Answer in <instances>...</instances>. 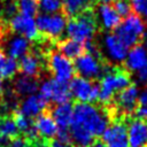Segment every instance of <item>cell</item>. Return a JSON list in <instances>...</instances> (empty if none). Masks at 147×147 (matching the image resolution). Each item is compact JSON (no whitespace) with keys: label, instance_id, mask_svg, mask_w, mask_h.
Returning a JSON list of instances; mask_svg holds the SVG:
<instances>
[{"label":"cell","instance_id":"obj_1","mask_svg":"<svg viewBox=\"0 0 147 147\" xmlns=\"http://www.w3.org/2000/svg\"><path fill=\"white\" fill-rule=\"evenodd\" d=\"M111 118L107 108L94 103L77 102L74 106L69 134L74 147H90L96 137L102 136Z\"/></svg>","mask_w":147,"mask_h":147},{"label":"cell","instance_id":"obj_2","mask_svg":"<svg viewBox=\"0 0 147 147\" xmlns=\"http://www.w3.org/2000/svg\"><path fill=\"white\" fill-rule=\"evenodd\" d=\"M131 84V75L124 68L113 67L107 71L99 82L98 100L103 107H109L115 96Z\"/></svg>","mask_w":147,"mask_h":147},{"label":"cell","instance_id":"obj_3","mask_svg":"<svg viewBox=\"0 0 147 147\" xmlns=\"http://www.w3.org/2000/svg\"><path fill=\"white\" fill-rule=\"evenodd\" d=\"M98 31V21L93 8H90L80 15L70 18L67 22L65 34L69 39L77 40L79 42L92 41Z\"/></svg>","mask_w":147,"mask_h":147},{"label":"cell","instance_id":"obj_4","mask_svg":"<svg viewBox=\"0 0 147 147\" xmlns=\"http://www.w3.org/2000/svg\"><path fill=\"white\" fill-rule=\"evenodd\" d=\"M74 67L75 72H77L78 76L90 80L101 78L107 71L113 68L108 64V62L103 59L102 55L92 54L87 52H85L75 60Z\"/></svg>","mask_w":147,"mask_h":147},{"label":"cell","instance_id":"obj_5","mask_svg":"<svg viewBox=\"0 0 147 147\" xmlns=\"http://www.w3.org/2000/svg\"><path fill=\"white\" fill-rule=\"evenodd\" d=\"M115 34L127 48L133 47L146 37V25L140 16L131 14L115 29Z\"/></svg>","mask_w":147,"mask_h":147},{"label":"cell","instance_id":"obj_6","mask_svg":"<svg viewBox=\"0 0 147 147\" xmlns=\"http://www.w3.org/2000/svg\"><path fill=\"white\" fill-rule=\"evenodd\" d=\"M67 17L62 13L56 14H39L36 18L37 29L44 38L51 40H59L65 32Z\"/></svg>","mask_w":147,"mask_h":147},{"label":"cell","instance_id":"obj_7","mask_svg":"<svg viewBox=\"0 0 147 147\" xmlns=\"http://www.w3.org/2000/svg\"><path fill=\"white\" fill-rule=\"evenodd\" d=\"M46 64L54 79L61 83H69L75 75V67L71 60L57 51H51L46 56Z\"/></svg>","mask_w":147,"mask_h":147},{"label":"cell","instance_id":"obj_8","mask_svg":"<svg viewBox=\"0 0 147 147\" xmlns=\"http://www.w3.org/2000/svg\"><path fill=\"white\" fill-rule=\"evenodd\" d=\"M69 91L72 98L82 103H94L99 95V85L94 80L74 76L68 83Z\"/></svg>","mask_w":147,"mask_h":147},{"label":"cell","instance_id":"obj_9","mask_svg":"<svg viewBox=\"0 0 147 147\" xmlns=\"http://www.w3.org/2000/svg\"><path fill=\"white\" fill-rule=\"evenodd\" d=\"M39 94L48 102L55 105L69 102L71 94L67 83H61L54 78L45 79L39 85Z\"/></svg>","mask_w":147,"mask_h":147},{"label":"cell","instance_id":"obj_10","mask_svg":"<svg viewBox=\"0 0 147 147\" xmlns=\"http://www.w3.org/2000/svg\"><path fill=\"white\" fill-rule=\"evenodd\" d=\"M7 25L9 31L26 38L29 41H39L41 39V34L37 29L36 20L32 16L17 13L7 21Z\"/></svg>","mask_w":147,"mask_h":147},{"label":"cell","instance_id":"obj_11","mask_svg":"<svg viewBox=\"0 0 147 147\" xmlns=\"http://www.w3.org/2000/svg\"><path fill=\"white\" fill-rule=\"evenodd\" d=\"M107 147H129L127 125L125 119H114L102 133L101 139Z\"/></svg>","mask_w":147,"mask_h":147},{"label":"cell","instance_id":"obj_12","mask_svg":"<svg viewBox=\"0 0 147 147\" xmlns=\"http://www.w3.org/2000/svg\"><path fill=\"white\" fill-rule=\"evenodd\" d=\"M10 31L5 36L1 41L0 49L14 60L23 57L25 54L30 52V41L18 34H9Z\"/></svg>","mask_w":147,"mask_h":147},{"label":"cell","instance_id":"obj_13","mask_svg":"<svg viewBox=\"0 0 147 147\" xmlns=\"http://www.w3.org/2000/svg\"><path fill=\"white\" fill-rule=\"evenodd\" d=\"M103 49L109 61L119 64L124 63L127 55V47L117 38L115 33H107L103 37Z\"/></svg>","mask_w":147,"mask_h":147},{"label":"cell","instance_id":"obj_14","mask_svg":"<svg viewBox=\"0 0 147 147\" xmlns=\"http://www.w3.org/2000/svg\"><path fill=\"white\" fill-rule=\"evenodd\" d=\"M49 109V103L40 95V94H32L23 99L17 107V111L23 114L29 118H36L41 113Z\"/></svg>","mask_w":147,"mask_h":147},{"label":"cell","instance_id":"obj_15","mask_svg":"<svg viewBox=\"0 0 147 147\" xmlns=\"http://www.w3.org/2000/svg\"><path fill=\"white\" fill-rule=\"evenodd\" d=\"M18 69L24 76L38 79L44 70L41 55L36 53L34 51H30L28 54H25L23 57L20 59Z\"/></svg>","mask_w":147,"mask_h":147},{"label":"cell","instance_id":"obj_16","mask_svg":"<svg viewBox=\"0 0 147 147\" xmlns=\"http://www.w3.org/2000/svg\"><path fill=\"white\" fill-rule=\"evenodd\" d=\"M127 125V140L130 147L147 146V121L132 118Z\"/></svg>","mask_w":147,"mask_h":147},{"label":"cell","instance_id":"obj_17","mask_svg":"<svg viewBox=\"0 0 147 147\" xmlns=\"http://www.w3.org/2000/svg\"><path fill=\"white\" fill-rule=\"evenodd\" d=\"M95 17L98 21V25L100 24L101 28L107 31L115 30L122 22L121 16L109 3H101L96 9Z\"/></svg>","mask_w":147,"mask_h":147},{"label":"cell","instance_id":"obj_18","mask_svg":"<svg viewBox=\"0 0 147 147\" xmlns=\"http://www.w3.org/2000/svg\"><path fill=\"white\" fill-rule=\"evenodd\" d=\"M33 124H34V127L37 130L38 136L41 139L47 140V141H52L56 137L57 125L54 122V119L51 116L48 110L38 115L36 117V119L33 121Z\"/></svg>","mask_w":147,"mask_h":147},{"label":"cell","instance_id":"obj_19","mask_svg":"<svg viewBox=\"0 0 147 147\" xmlns=\"http://www.w3.org/2000/svg\"><path fill=\"white\" fill-rule=\"evenodd\" d=\"M147 63V49L142 44H138L127 52L124 61V69L130 74L139 71Z\"/></svg>","mask_w":147,"mask_h":147},{"label":"cell","instance_id":"obj_20","mask_svg":"<svg viewBox=\"0 0 147 147\" xmlns=\"http://www.w3.org/2000/svg\"><path fill=\"white\" fill-rule=\"evenodd\" d=\"M48 111L56 123L57 130H69L74 113V105L71 102L55 105L53 108H49Z\"/></svg>","mask_w":147,"mask_h":147},{"label":"cell","instance_id":"obj_21","mask_svg":"<svg viewBox=\"0 0 147 147\" xmlns=\"http://www.w3.org/2000/svg\"><path fill=\"white\" fill-rule=\"evenodd\" d=\"M39 82L37 78H32V77H28V76H18L15 78L14 83H13V88H14V94L17 98L21 96H29L34 94L38 88H39Z\"/></svg>","mask_w":147,"mask_h":147},{"label":"cell","instance_id":"obj_22","mask_svg":"<svg viewBox=\"0 0 147 147\" xmlns=\"http://www.w3.org/2000/svg\"><path fill=\"white\" fill-rule=\"evenodd\" d=\"M57 52H60L69 60H76L77 57H79L82 54L85 53V47L83 42L65 38L57 41Z\"/></svg>","mask_w":147,"mask_h":147},{"label":"cell","instance_id":"obj_23","mask_svg":"<svg viewBox=\"0 0 147 147\" xmlns=\"http://www.w3.org/2000/svg\"><path fill=\"white\" fill-rule=\"evenodd\" d=\"M92 6L93 0H63L62 10L67 18H72L92 8Z\"/></svg>","mask_w":147,"mask_h":147},{"label":"cell","instance_id":"obj_24","mask_svg":"<svg viewBox=\"0 0 147 147\" xmlns=\"http://www.w3.org/2000/svg\"><path fill=\"white\" fill-rule=\"evenodd\" d=\"M18 129L13 115H7L0 119V138L11 140L18 136Z\"/></svg>","mask_w":147,"mask_h":147},{"label":"cell","instance_id":"obj_25","mask_svg":"<svg viewBox=\"0 0 147 147\" xmlns=\"http://www.w3.org/2000/svg\"><path fill=\"white\" fill-rule=\"evenodd\" d=\"M18 62L11 57L5 56V59L0 62V74L3 79H11L18 72Z\"/></svg>","mask_w":147,"mask_h":147},{"label":"cell","instance_id":"obj_26","mask_svg":"<svg viewBox=\"0 0 147 147\" xmlns=\"http://www.w3.org/2000/svg\"><path fill=\"white\" fill-rule=\"evenodd\" d=\"M17 7V11L23 15L28 16H34L38 13L39 9V2L38 0H14Z\"/></svg>","mask_w":147,"mask_h":147},{"label":"cell","instance_id":"obj_27","mask_svg":"<svg viewBox=\"0 0 147 147\" xmlns=\"http://www.w3.org/2000/svg\"><path fill=\"white\" fill-rule=\"evenodd\" d=\"M39 9L44 14H56L62 9L63 0H38Z\"/></svg>","mask_w":147,"mask_h":147},{"label":"cell","instance_id":"obj_28","mask_svg":"<svg viewBox=\"0 0 147 147\" xmlns=\"http://www.w3.org/2000/svg\"><path fill=\"white\" fill-rule=\"evenodd\" d=\"M113 3H114L113 7L121 17H127L129 15H131L132 8L130 0H115Z\"/></svg>","mask_w":147,"mask_h":147},{"label":"cell","instance_id":"obj_29","mask_svg":"<svg viewBox=\"0 0 147 147\" xmlns=\"http://www.w3.org/2000/svg\"><path fill=\"white\" fill-rule=\"evenodd\" d=\"M130 3L136 15L147 17V0H130Z\"/></svg>","mask_w":147,"mask_h":147},{"label":"cell","instance_id":"obj_30","mask_svg":"<svg viewBox=\"0 0 147 147\" xmlns=\"http://www.w3.org/2000/svg\"><path fill=\"white\" fill-rule=\"evenodd\" d=\"M7 147H30L29 140L23 136H17L16 138L11 139Z\"/></svg>","mask_w":147,"mask_h":147},{"label":"cell","instance_id":"obj_31","mask_svg":"<svg viewBox=\"0 0 147 147\" xmlns=\"http://www.w3.org/2000/svg\"><path fill=\"white\" fill-rule=\"evenodd\" d=\"M137 78L139 83L147 86V63L139 71H137Z\"/></svg>","mask_w":147,"mask_h":147},{"label":"cell","instance_id":"obj_32","mask_svg":"<svg viewBox=\"0 0 147 147\" xmlns=\"http://www.w3.org/2000/svg\"><path fill=\"white\" fill-rule=\"evenodd\" d=\"M8 32H9V29H8V25H7V21H5L0 17V45H1L2 39L5 38V36Z\"/></svg>","mask_w":147,"mask_h":147},{"label":"cell","instance_id":"obj_33","mask_svg":"<svg viewBox=\"0 0 147 147\" xmlns=\"http://www.w3.org/2000/svg\"><path fill=\"white\" fill-rule=\"evenodd\" d=\"M138 106H144V107H147V88H145V90H142L141 92H139Z\"/></svg>","mask_w":147,"mask_h":147},{"label":"cell","instance_id":"obj_34","mask_svg":"<svg viewBox=\"0 0 147 147\" xmlns=\"http://www.w3.org/2000/svg\"><path fill=\"white\" fill-rule=\"evenodd\" d=\"M49 147H74L72 145L70 144H63V142H60L59 140H52L51 144H49Z\"/></svg>","mask_w":147,"mask_h":147},{"label":"cell","instance_id":"obj_35","mask_svg":"<svg viewBox=\"0 0 147 147\" xmlns=\"http://www.w3.org/2000/svg\"><path fill=\"white\" fill-rule=\"evenodd\" d=\"M7 107L5 106V103L2 102V100L0 99V119L2 118V117H5V116H7V115H11V114H8L7 113Z\"/></svg>","mask_w":147,"mask_h":147},{"label":"cell","instance_id":"obj_36","mask_svg":"<svg viewBox=\"0 0 147 147\" xmlns=\"http://www.w3.org/2000/svg\"><path fill=\"white\" fill-rule=\"evenodd\" d=\"M90 147H107V145H106L101 139H95V140L92 142V145H91Z\"/></svg>","mask_w":147,"mask_h":147},{"label":"cell","instance_id":"obj_37","mask_svg":"<svg viewBox=\"0 0 147 147\" xmlns=\"http://www.w3.org/2000/svg\"><path fill=\"white\" fill-rule=\"evenodd\" d=\"M2 87H3V78H2V76L0 74V94L2 92Z\"/></svg>","mask_w":147,"mask_h":147},{"label":"cell","instance_id":"obj_38","mask_svg":"<svg viewBox=\"0 0 147 147\" xmlns=\"http://www.w3.org/2000/svg\"><path fill=\"white\" fill-rule=\"evenodd\" d=\"M99 1L102 3H110V2H114L115 0H99Z\"/></svg>","mask_w":147,"mask_h":147},{"label":"cell","instance_id":"obj_39","mask_svg":"<svg viewBox=\"0 0 147 147\" xmlns=\"http://www.w3.org/2000/svg\"><path fill=\"white\" fill-rule=\"evenodd\" d=\"M3 0H0V17H1V14H2V8H3V3H2Z\"/></svg>","mask_w":147,"mask_h":147},{"label":"cell","instance_id":"obj_40","mask_svg":"<svg viewBox=\"0 0 147 147\" xmlns=\"http://www.w3.org/2000/svg\"><path fill=\"white\" fill-rule=\"evenodd\" d=\"M0 99H1V94H0Z\"/></svg>","mask_w":147,"mask_h":147},{"label":"cell","instance_id":"obj_41","mask_svg":"<svg viewBox=\"0 0 147 147\" xmlns=\"http://www.w3.org/2000/svg\"><path fill=\"white\" fill-rule=\"evenodd\" d=\"M146 147H147V146H146Z\"/></svg>","mask_w":147,"mask_h":147},{"label":"cell","instance_id":"obj_42","mask_svg":"<svg viewBox=\"0 0 147 147\" xmlns=\"http://www.w3.org/2000/svg\"><path fill=\"white\" fill-rule=\"evenodd\" d=\"M5 1H6V0H5Z\"/></svg>","mask_w":147,"mask_h":147}]
</instances>
